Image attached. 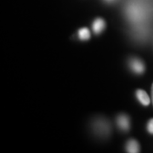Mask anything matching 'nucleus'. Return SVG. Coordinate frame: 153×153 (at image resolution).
Listing matches in <instances>:
<instances>
[{
	"label": "nucleus",
	"instance_id": "obj_11",
	"mask_svg": "<svg viewBox=\"0 0 153 153\" xmlns=\"http://www.w3.org/2000/svg\"><path fill=\"white\" fill-rule=\"evenodd\" d=\"M152 102L153 104V83L152 85Z\"/></svg>",
	"mask_w": 153,
	"mask_h": 153
},
{
	"label": "nucleus",
	"instance_id": "obj_3",
	"mask_svg": "<svg viewBox=\"0 0 153 153\" xmlns=\"http://www.w3.org/2000/svg\"><path fill=\"white\" fill-rule=\"evenodd\" d=\"M128 66H129V68L131 69V71L138 75L144 73L145 70H146V66H145L144 62L138 58H131L128 60Z\"/></svg>",
	"mask_w": 153,
	"mask_h": 153
},
{
	"label": "nucleus",
	"instance_id": "obj_9",
	"mask_svg": "<svg viewBox=\"0 0 153 153\" xmlns=\"http://www.w3.org/2000/svg\"><path fill=\"white\" fill-rule=\"evenodd\" d=\"M146 128H147V131L149 134H153V118H152V119H150V120L148 121Z\"/></svg>",
	"mask_w": 153,
	"mask_h": 153
},
{
	"label": "nucleus",
	"instance_id": "obj_1",
	"mask_svg": "<svg viewBox=\"0 0 153 153\" xmlns=\"http://www.w3.org/2000/svg\"><path fill=\"white\" fill-rule=\"evenodd\" d=\"M126 16L132 23H140L145 19V11L141 6L131 3L127 6L125 10Z\"/></svg>",
	"mask_w": 153,
	"mask_h": 153
},
{
	"label": "nucleus",
	"instance_id": "obj_10",
	"mask_svg": "<svg viewBox=\"0 0 153 153\" xmlns=\"http://www.w3.org/2000/svg\"><path fill=\"white\" fill-rule=\"evenodd\" d=\"M105 3H108V4H111V3H114L115 1L117 0H104Z\"/></svg>",
	"mask_w": 153,
	"mask_h": 153
},
{
	"label": "nucleus",
	"instance_id": "obj_6",
	"mask_svg": "<svg viewBox=\"0 0 153 153\" xmlns=\"http://www.w3.org/2000/svg\"><path fill=\"white\" fill-rule=\"evenodd\" d=\"M135 95H136L138 100L140 102V104H142L145 106H147L151 103V99L149 97L147 93L143 90V89H137L135 92Z\"/></svg>",
	"mask_w": 153,
	"mask_h": 153
},
{
	"label": "nucleus",
	"instance_id": "obj_5",
	"mask_svg": "<svg viewBox=\"0 0 153 153\" xmlns=\"http://www.w3.org/2000/svg\"><path fill=\"white\" fill-rule=\"evenodd\" d=\"M105 27V22L101 18L95 19L92 23V31L94 34H100Z\"/></svg>",
	"mask_w": 153,
	"mask_h": 153
},
{
	"label": "nucleus",
	"instance_id": "obj_8",
	"mask_svg": "<svg viewBox=\"0 0 153 153\" xmlns=\"http://www.w3.org/2000/svg\"><path fill=\"white\" fill-rule=\"evenodd\" d=\"M77 35H78V38L80 40H82V41L88 40L90 38V36H91L90 31L87 27H82L81 29H79Z\"/></svg>",
	"mask_w": 153,
	"mask_h": 153
},
{
	"label": "nucleus",
	"instance_id": "obj_7",
	"mask_svg": "<svg viewBox=\"0 0 153 153\" xmlns=\"http://www.w3.org/2000/svg\"><path fill=\"white\" fill-rule=\"evenodd\" d=\"M126 152L129 153H138L140 152V146L135 140H129L126 143Z\"/></svg>",
	"mask_w": 153,
	"mask_h": 153
},
{
	"label": "nucleus",
	"instance_id": "obj_2",
	"mask_svg": "<svg viewBox=\"0 0 153 153\" xmlns=\"http://www.w3.org/2000/svg\"><path fill=\"white\" fill-rule=\"evenodd\" d=\"M93 129L94 133L100 137H107L111 134V125L109 122L102 117H98L94 121Z\"/></svg>",
	"mask_w": 153,
	"mask_h": 153
},
{
	"label": "nucleus",
	"instance_id": "obj_4",
	"mask_svg": "<svg viewBox=\"0 0 153 153\" xmlns=\"http://www.w3.org/2000/svg\"><path fill=\"white\" fill-rule=\"evenodd\" d=\"M117 125L122 131L127 132L130 128V119L125 114H120L117 117Z\"/></svg>",
	"mask_w": 153,
	"mask_h": 153
}]
</instances>
